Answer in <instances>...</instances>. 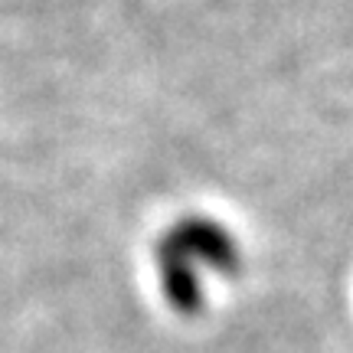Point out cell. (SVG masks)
Instances as JSON below:
<instances>
[{
    "label": "cell",
    "instance_id": "1",
    "mask_svg": "<svg viewBox=\"0 0 353 353\" xmlns=\"http://www.w3.org/2000/svg\"><path fill=\"white\" fill-rule=\"evenodd\" d=\"M167 249H174L176 255H183L187 262L200 259V262H210L223 272H232L236 268V245L229 239L226 229H219L210 219H187L164 239Z\"/></svg>",
    "mask_w": 353,
    "mask_h": 353
}]
</instances>
